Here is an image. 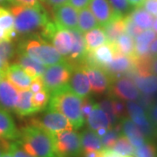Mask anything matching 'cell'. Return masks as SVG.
Returning <instances> with one entry per match:
<instances>
[{
    "instance_id": "cell-48",
    "label": "cell",
    "mask_w": 157,
    "mask_h": 157,
    "mask_svg": "<svg viewBox=\"0 0 157 157\" xmlns=\"http://www.w3.org/2000/svg\"><path fill=\"white\" fill-rule=\"evenodd\" d=\"M148 116L152 121V122L157 125V104L155 106H152L149 109H148Z\"/></svg>"
},
{
    "instance_id": "cell-30",
    "label": "cell",
    "mask_w": 157,
    "mask_h": 157,
    "mask_svg": "<svg viewBox=\"0 0 157 157\" xmlns=\"http://www.w3.org/2000/svg\"><path fill=\"white\" fill-rule=\"evenodd\" d=\"M98 26L100 25L89 8L86 7L80 10L78 16V29L81 33H85Z\"/></svg>"
},
{
    "instance_id": "cell-7",
    "label": "cell",
    "mask_w": 157,
    "mask_h": 157,
    "mask_svg": "<svg viewBox=\"0 0 157 157\" xmlns=\"http://www.w3.org/2000/svg\"><path fill=\"white\" fill-rule=\"evenodd\" d=\"M29 124L40 127L49 131L50 133H57L60 131L73 129L72 124L70 123L67 118L64 114L51 109H46V112L43 113L40 117L31 119Z\"/></svg>"
},
{
    "instance_id": "cell-39",
    "label": "cell",
    "mask_w": 157,
    "mask_h": 157,
    "mask_svg": "<svg viewBox=\"0 0 157 157\" xmlns=\"http://www.w3.org/2000/svg\"><path fill=\"white\" fill-rule=\"evenodd\" d=\"M156 38V33L154 32V30L147 29L145 31H142L136 38L135 39V44L140 45H150L152 41Z\"/></svg>"
},
{
    "instance_id": "cell-52",
    "label": "cell",
    "mask_w": 157,
    "mask_h": 157,
    "mask_svg": "<svg viewBox=\"0 0 157 157\" xmlns=\"http://www.w3.org/2000/svg\"><path fill=\"white\" fill-rule=\"evenodd\" d=\"M84 157H101V151L90 150V151L83 152Z\"/></svg>"
},
{
    "instance_id": "cell-33",
    "label": "cell",
    "mask_w": 157,
    "mask_h": 157,
    "mask_svg": "<svg viewBox=\"0 0 157 157\" xmlns=\"http://www.w3.org/2000/svg\"><path fill=\"white\" fill-rule=\"evenodd\" d=\"M121 135V123L115 125L111 128H109L104 135L101 136V140L103 148H112L115 141Z\"/></svg>"
},
{
    "instance_id": "cell-12",
    "label": "cell",
    "mask_w": 157,
    "mask_h": 157,
    "mask_svg": "<svg viewBox=\"0 0 157 157\" xmlns=\"http://www.w3.org/2000/svg\"><path fill=\"white\" fill-rule=\"evenodd\" d=\"M81 67L84 68L89 79L91 89L94 94H101L109 89L112 80L104 69L89 65H83Z\"/></svg>"
},
{
    "instance_id": "cell-57",
    "label": "cell",
    "mask_w": 157,
    "mask_h": 157,
    "mask_svg": "<svg viewBox=\"0 0 157 157\" xmlns=\"http://www.w3.org/2000/svg\"><path fill=\"white\" fill-rule=\"evenodd\" d=\"M5 151H6V149L5 148V147L4 145L2 144V142H1V140H0V157L2 155V154L4 153Z\"/></svg>"
},
{
    "instance_id": "cell-14",
    "label": "cell",
    "mask_w": 157,
    "mask_h": 157,
    "mask_svg": "<svg viewBox=\"0 0 157 157\" xmlns=\"http://www.w3.org/2000/svg\"><path fill=\"white\" fill-rule=\"evenodd\" d=\"M54 21L64 28L78 29V11L70 4H63L54 8Z\"/></svg>"
},
{
    "instance_id": "cell-55",
    "label": "cell",
    "mask_w": 157,
    "mask_h": 157,
    "mask_svg": "<svg viewBox=\"0 0 157 157\" xmlns=\"http://www.w3.org/2000/svg\"><path fill=\"white\" fill-rule=\"evenodd\" d=\"M1 157H13V155L10 151H5L2 154Z\"/></svg>"
},
{
    "instance_id": "cell-16",
    "label": "cell",
    "mask_w": 157,
    "mask_h": 157,
    "mask_svg": "<svg viewBox=\"0 0 157 157\" xmlns=\"http://www.w3.org/2000/svg\"><path fill=\"white\" fill-rule=\"evenodd\" d=\"M18 99L17 89L6 78H0V107L6 111H15Z\"/></svg>"
},
{
    "instance_id": "cell-34",
    "label": "cell",
    "mask_w": 157,
    "mask_h": 157,
    "mask_svg": "<svg viewBox=\"0 0 157 157\" xmlns=\"http://www.w3.org/2000/svg\"><path fill=\"white\" fill-rule=\"evenodd\" d=\"M51 94L46 88H44L38 93H35L33 95V104L37 112H41L46 109L47 105L50 101Z\"/></svg>"
},
{
    "instance_id": "cell-5",
    "label": "cell",
    "mask_w": 157,
    "mask_h": 157,
    "mask_svg": "<svg viewBox=\"0 0 157 157\" xmlns=\"http://www.w3.org/2000/svg\"><path fill=\"white\" fill-rule=\"evenodd\" d=\"M52 134L57 157H79L83 154L80 135L74 129Z\"/></svg>"
},
{
    "instance_id": "cell-31",
    "label": "cell",
    "mask_w": 157,
    "mask_h": 157,
    "mask_svg": "<svg viewBox=\"0 0 157 157\" xmlns=\"http://www.w3.org/2000/svg\"><path fill=\"white\" fill-rule=\"evenodd\" d=\"M114 43L121 54L131 58H134L135 56V39H133L130 35L124 33L118 38Z\"/></svg>"
},
{
    "instance_id": "cell-53",
    "label": "cell",
    "mask_w": 157,
    "mask_h": 157,
    "mask_svg": "<svg viewBox=\"0 0 157 157\" xmlns=\"http://www.w3.org/2000/svg\"><path fill=\"white\" fill-rule=\"evenodd\" d=\"M149 52L152 55H157V38L154 39L149 45Z\"/></svg>"
},
{
    "instance_id": "cell-37",
    "label": "cell",
    "mask_w": 157,
    "mask_h": 157,
    "mask_svg": "<svg viewBox=\"0 0 157 157\" xmlns=\"http://www.w3.org/2000/svg\"><path fill=\"white\" fill-rule=\"evenodd\" d=\"M112 6L114 15L125 17L131 11V6L128 0H108Z\"/></svg>"
},
{
    "instance_id": "cell-50",
    "label": "cell",
    "mask_w": 157,
    "mask_h": 157,
    "mask_svg": "<svg viewBox=\"0 0 157 157\" xmlns=\"http://www.w3.org/2000/svg\"><path fill=\"white\" fill-rule=\"evenodd\" d=\"M101 157H124L113 151L111 148H103L101 150Z\"/></svg>"
},
{
    "instance_id": "cell-38",
    "label": "cell",
    "mask_w": 157,
    "mask_h": 157,
    "mask_svg": "<svg viewBox=\"0 0 157 157\" xmlns=\"http://www.w3.org/2000/svg\"><path fill=\"white\" fill-rule=\"evenodd\" d=\"M135 157H157V148L155 144L147 140L142 145L135 148Z\"/></svg>"
},
{
    "instance_id": "cell-26",
    "label": "cell",
    "mask_w": 157,
    "mask_h": 157,
    "mask_svg": "<svg viewBox=\"0 0 157 157\" xmlns=\"http://www.w3.org/2000/svg\"><path fill=\"white\" fill-rule=\"evenodd\" d=\"M84 39L86 52L94 50L97 47L107 43V37L105 31L101 25L85 33Z\"/></svg>"
},
{
    "instance_id": "cell-4",
    "label": "cell",
    "mask_w": 157,
    "mask_h": 157,
    "mask_svg": "<svg viewBox=\"0 0 157 157\" xmlns=\"http://www.w3.org/2000/svg\"><path fill=\"white\" fill-rule=\"evenodd\" d=\"M17 52L25 53L45 66H52L66 59L57 49L40 36H31L18 44Z\"/></svg>"
},
{
    "instance_id": "cell-9",
    "label": "cell",
    "mask_w": 157,
    "mask_h": 157,
    "mask_svg": "<svg viewBox=\"0 0 157 157\" xmlns=\"http://www.w3.org/2000/svg\"><path fill=\"white\" fill-rule=\"evenodd\" d=\"M126 108L128 113L129 118L139 128L143 135L147 140L153 138L155 135L156 130L155 124L152 122L145 109L134 101H128Z\"/></svg>"
},
{
    "instance_id": "cell-54",
    "label": "cell",
    "mask_w": 157,
    "mask_h": 157,
    "mask_svg": "<svg viewBox=\"0 0 157 157\" xmlns=\"http://www.w3.org/2000/svg\"><path fill=\"white\" fill-rule=\"evenodd\" d=\"M128 1L131 7L137 8V7H141L145 0H128Z\"/></svg>"
},
{
    "instance_id": "cell-23",
    "label": "cell",
    "mask_w": 157,
    "mask_h": 157,
    "mask_svg": "<svg viewBox=\"0 0 157 157\" xmlns=\"http://www.w3.org/2000/svg\"><path fill=\"white\" fill-rule=\"evenodd\" d=\"M17 36L14 29V17L11 11L0 6V41L12 40Z\"/></svg>"
},
{
    "instance_id": "cell-15",
    "label": "cell",
    "mask_w": 157,
    "mask_h": 157,
    "mask_svg": "<svg viewBox=\"0 0 157 157\" xmlns=\"http://www.w3.org/2000/svg\"><path fill=\"white\" fill-rule=\"evenodd\" d=\"M68 86L74 94L85 98L89 95L91 93V85L89 79L85 72L84 68L80 67L73 68L72 76L68 82Z\"/></svg>"
},
{
    "instance_id": "cell-17",
    "label": "cell",
    "mask_w": 157,
    "mask_h": 157,
    "mask_svg": "<svg viewBox=\"0 0 157 157\" xmlns=\"http://www.w3.org/2000/svg\"><path fill=\"white\" fill-rule=\"evenodd\" d=\"M18 91L30 89L33 78H30L17 63L14 62L9 65L4 75Z\"/></svg>"
},
{
    "instance_id": "cell-41",
    "label": "cell",
    "mask_w": 157,
    "mask_h": 157,
    "mask_svg": "<svg viewBox=\"0 0 157 157\" xmlns=\"http://www.w3.org/2000/svg\"><path fill=\"white\" fill-rule=\"evenodd\" d=\"M8 151L11 152L13 157H33V155H29L28 153L19 145V143L17 140L13 142H10Z\"/></svg>"
},
{
    "instance_id": "cell-2",
    "label": "cell",
    "mask_w": 157,
    "mask_h": 157,
    "mask_svg": "<svg viewBox=\"0 0 157 157\" xmlns=\"http://www.w3.org/2000/svg\"><path fill=\"white\" fill-rule=\"evenodd\" d=\"M83 98L74 94L69 86L66 85L59 89L51 93L49 103L46 109L61 113L67 118L74 130L83 127L85 118L81 112Z\"/></svg>"
},
{
    "instance_id": "cell-20",
    "label": "cell",
    "mask_w": 157,
    "mask_h": 157,
    "mask_svg": "<svg viewBox=\"0 0 157 157\" xmlns=\"http://www.w3.org/2000/svg\"><path fill=\"white\" fill-rule=\"evenodd\" d=\"M88 128L96 132L101 128L109 129L112 128L109 118L99 104L94 103L92 111L86 118Z\"/></svg>"
},
{
    "instance_id": "cell-59",
    "label": "cell",
    "mask_w": 157,
    "mask_h": 157,
    "mask_svg": "<svg viewBox=\"0 0 157 157\" xmlns=\"http://www.w3.org/2000/svg\"><path fill=\"white\" fill-rule=\"evenodd\" d=\"M2 77H4V76H3V75H2V74H1V73H0V78H2Z\"/></svg>"
},
{
    "instance_id": "cell-60",
    "label": "cell",
    "mask_w": 157,
    "mask_h": 157,
    "mask_svg": "<svg viewBox=\"0 0 157 157\" xmlns=\"http://www.w3.org/2000/svg\"><path fill=\"white\" fill-rule=\"evenodd\" d=\"M132 157H135V156H132Z\"/></svg>"
},
{
    "instance_id": "cell-29",
    "label": "cell",
    "mask_w": 157,
    "mask_h": 157,
    "mask_svg": "<svg viewBox=\"0 0 157 157\" xmlns=\"http://www.w3.org/2000/svg\"><path fill=\"white\" fill-rule=\"evenodd\" d=\"M129 16L141 30L151 29L153 27L155 17L143 7L135 8L134 11L129 13Z\"/></svg>"
},
{
    "instance_id": "cell-42",
    "label": "cell",
    "mask_w": 157,
    "mask_h": 157,
    "mask_svg": "<svg viewBox=\"0 0 157 157\" xmlns=\"http://www.w3.org/2000/svg\"><path fill=\"white\" fill-rule=\"evenodd\" d=\"M94 103L95 102H94L90 98H87V97L83 98V100H82V105H81V112H82V114H83L85 119L88 116L90 112L92 111Z\"/></svg>"
},
{
    "instance_id": "cell-13",
    "label": "cell",
    "mask_w": 157,
    "mask_h": 157,
    "mask_svg": "<svg viewBox=\"0 0 157 157\" xmlns=\"http://www.w3.org/2000/svg\"><path fill=\"white\" fill-rule=\"evenodd\" d=\"M69 31L72 34L73 45L69 55L66 57L65 59L74 68L82 66L86 51L83 33H81L78 29H71Z\"/></svg>"
},
{
    "instance_id": "cell-51",
    "label": "cell",
    "mask_w": 157,
    "mask_h": 157,
    "mask_svg": "<svg viewBox=\"0 0 157 157\" xmlns=\"http://www.w3.org/2000/svg\"><path fill=\"white\" fill-rule=\"evenodd\" d=\"M45 3L51 7H52L53 9L56 8L58 6H61L63 4H66L68 0H44Z\"/></svg>"
},
{
    "instance_id": "cell-27",
    "label": "cell",
    "mask_w": 157,
    "mask_h": 157,
    "mask_svg": "<svg viewBox=\"0 0 157 157\" xmlns=\"http://www.w3.org/2000/svg\"><path fill=\"white\" fill-rule=\"evenodd\" d=\"M132 79L143 94L152 95L157 92V75L155 74L135 75Z\"/></svg>"
},
{
    "instance_id": "cell-21",
    "label": "cell",
    "mask_w": 157,
    "mask_h": 157,
    "mask_svg": "<svg viewBox=\"0 0 157 157\" xmlns=\"http://www.w3.org/2000/svg\"><path fill=\"white\" fill-rule=\"evenodd\" d=\"M19 137V130H17L13 119L8 111L0 107V140H17Z\"/></svg>"
},
{
    "instance_id": "cell-28",
    "label": "cell",
    "mask_w": 157,
    "mask_h": 157,
    "mask_svg": "<svg viewBox=\"0 0 157 157\" xmlns=\"http://www.w3.org/2000/svg\"><path fill=\"white\" fill-rule=\"evenodd\" d=\"M80 139H81L83 152L90 151V150L101 151L103 149L101 137L94 131L91 129L88 128L84 130L80 134Z\"/></svg>"
},
{
    "instance_id": "cell-49",
    "label": "cell",
    "mask_w": 157,
    "mask_h": 157,
    "mask_svg": "<svg viewBox=\"0 0 157 157\" xmlns=\"http://www.w3.org/2000/svg\"><path fill=\"white\" fill-rule=\"evenodd\" d=\"M150 73L157 75V55H152L149 62Z\"/></svg>"
},
{
    "instance_id": "cell-40",
    "label": "cell",
    "mask_w": 157,
    "mask_h": 157,
    "mask_svg": "<svg viewBox=\"0 0 157 157\" xmlns=\"http://www.w3.org/2000/svg\"><path fill=\"white\" fill-rule=\"evenodd\" d=\"M125 26H126L125 33L130 35L133 39H135L143 31L132 20L129 14L125 16Z\"/></svg>"
},
{
    "instance_id": "cell-46",
    "label": "cell",
    "mask_w": 157,
    "mask_h": 157,
    "mask_svg": "<svg viewBox=\"0 0 157 157\" xmlns=\"http://www.w3.org/2000/svg\"><path fill=\"white\" fill-rule=\"evenodd\" d=\"M91 0H69V4L77 10H82L89 6Z\"/></svg>"
},
{
    "instance_id": "cell-43",
    "label": "cell",
    "mask_w": 157,
    "mask_h": 157,
    "mask_svg": "<svg viewBox=\"0 0 157 157\" xmlns=\"http://www.w3.org/2000/svg\"><path fill=\"white\" fill-rule=\"evenodd\" d=\"M141 7H143L152 16L157 17V0H145Z\"/></svg>"
},
{
    "instance_id": "cell-36",
    "label": "cell",
    "mask_w": 157,
    "mask_h": 157,
    "mask_svg": "<svg viewBox=\"0 0 157 157\" xmlns=\"http://www.w3.org/2000/svg\"><path fill=\"white\" fill-rule=\"evenodd\" d=\"M99 105L107 114L112 128L114 127L115 125H117V121L119 119H118L116 114H115V112H114V98L112 97V98L104 99L103 101L100 102Z\"/></svg>"
},
{
    "instance_id": "cell-19",
    "label": "cell",
    "mask_w": 157,
    "mask_h": 157,
    "mask_svg": "<svg viewBox=\"0 0 157 157\" xmlns=\"http://www.w3.org/2000/svg\"><path fill=\"white\" fill-rule=\"evenodd\" d=\"M121 134L128 139L135 148L142 146L147 140H148L130 118H122L121 121Z\"/></svg>"
},
{
    "instance_id": "cell-47",
    "label": "cell",
    "mask_w": 157,
    "mask_h": 157,
    "mask_svg": "<svg viewBox=\"0 0 157 157\" xmlns=\"http://www.w3.org/2000/svg\"><path fill=\"white\" fill-rule=\"evenodd\" d=\"M11 3L15 4V5H19V6H32L37 5L39 3V0H8Z\"/></svg>"
},
{
    "instance_id": "cell-18",
    "label": "cell",
    "mask_w": 157,
    "mask_h": 157,
    "mask_svg": "<svg viewBox=\"0 0 157 157\" xmlns=\"http://www.w3.org/2000/svg\"><path fill=\"white\" fill-rule=\"evenodd\" d=\"M89 9L101 26L106 25L114 16L108 0H91Z\"/></svg>"
},
{
    "instance_id": "cell-32",
    "label": "cell",
    "mask_w": 157,
    "mask_h": 157,
    "mask_svg": "<svg viewBox=\"0 0 157 157\" xmlns=\"http://www.w3.org/2000/svg\"><path fill=\"white\" fill-rule=\"evenodd\" d=\"M111 149L124 157H132L135 155V147L128 139L122 134L120 135Z\"/></svg>"
},
{
    "instance_id": "cell-35",
    "label": "cell",
    "mask_w": 157,
    "mask_h": 157,
    "mask_svg": "<svg viewBox=\"0 0 157 157\" xmlns=\"http://www.w3.org/2000/svg\"><path fill=\"white\" fill-rule=\"evenodd\" d=\"M16 54L15 45L12 40H1L0 41V60L6 64H10Z\"/></svg>"
},
{
    "instance_id": "cell-58",
    "label": "cell",
    "mask_w": 157,
    "mask_h": 157,
    "mask_svg": "<svg viewBox=\"0 0 157 157\" xmlns=\"http://www.w3.org/2000/svg\"><path fill=\"white\" fill-rule=\"evenodd\" d=\"M4 1H5V0H0V4H1V3H3Z\"/></svg>"
},
{
    "instance_id": "cell-24",
    "label": "cell",
    "mask_w": 157,
    "mask_h": 157,
    "mask_svg": "<svg viewBox=\"0 0 157 157\" xmlns=\"http://www.w3.org/2000/svg\"><path fill=\"white\" fill-rule=\"evenodd\" d=\"M33 94L30 89L19 91L18 99L14 111L18 116L25 117L38 113L33 104Z\"/></svg>"
},
{
    "instance_id": "cell-45",
    "label": "cell",
    "mask_w": 157,
    "mask_h": 157,
    "mask_svg": "<svg viewBox=\"0 0 157 157\" xmlns=\"http://www.w3.org/2000/svg\"><path fill=\"white\" fill-rule=\"evenodd\" d=\"M114 112L118 119L123 118L126 113V107L122 103V101H121V100H115V98H114Z\"/></svg>"
},
{
    "instance_id": "cell-10",
    "label": "cell",
    "mask_w": 157,
    "mask_h": 157,
    "mask_svg": "<svg viewBox=\"0 0 157 157\" xmlns=\"http://www.w3.org/2000/svg\"><path fill=\"white\" fill-rule=\"evenodd\" d=\"M108 90L111 95L121 101H135L140 96V90L134 80L125 77L112 80Z\"/></svg>"
},
{
    "instance_id": "cell-8",
    "label": "cell",
    "mask_w": 157,
    "mask_h": 157,
    "mask_svg": "<svg viewBox=\"0 0 157 157\" xmlns=\"http://www.w3.org/2000/svg\"><path fill=\"white\" fill-rule=\"evenodd\" d=\"M44 39L52 42L54 47L63 57H67L72 49L73 38L70 31L52 21L45 31Z\"/></svg>"
},
{
    "instance_id": "cell-6",
    "label": "cell",
    "mask_w": 157,
    "mask_h": 157,
    "mask_svg": "<svg viewBox=\"0 0 157 157\" xmlns=\"http://www.w3.org/2000/svg\"><path fill=\"white\" fill-rule=\"evenodd\" d=\"M73 67L67 60L49 66L42 75L45 87L52 93L68 84Z\"/></svg>"
},
{
    "instance_id": "cell-11",
    "label": "cell",
    "mask_w": 157,
    "mask_h": 157,
    "mask_svg": "<svg viewBox=\"0 0 157 157\" xmlns=\"http://www.w3.org/2000/svg\"><path fill=\"white\" fill-rule=\"evenodd\" d=\"M104 70L110 77L111 80L121 78L123 74H128L132 77L136 73L134 59L131 57L124 54L114 56L112 61L104 68Z\"/></svg>"
},
{
    "instance_id": "cell-1",
    "label": "cell",
    "mask_w": 157,
    "mask_h": 157,
    "mask_svg": "<svg viewBox=\"0 0 157 157\" xmlns=\"http://www.w3.org/2000/svg\"><path fill=\"white\" fill-rule=\"evenodd\" d=\"M10 11L14 17V29L17 34L41 37L52 21L39 3L32 6L15 5L11 6Z\"/></svg>"
},
{
    "instance_id": "cell-56",
    "label": "cell",
    "mask_w": 157,
    "mask_h": 157,
    "mask_svg": "<svg viewBox=\"0 0 157 157\" xmlns=\"http://www.w3.org/2000/svg\"><path fill=\"white\" fill-rule=\"evenodd\" d=\"M153 30L154 32L157 34V17L155 18L154 20V24H153Z\"/></svg>"
},
{
    "instance_id": "cell-3",
    "label": "cell",
    "mask_w": 157,
    "mask_h": 157,
    "mask_svg": "<svg viewBox=\"0 0 157 157\" xmlns=\"http://www.w3.org/2000/svg\"><path fill=\"white\" fill-rule=\"evenodd\" d=\"M17 141L33 157H57L52 134L40 127L28 124L22 128Z\"/></svg>"
},
{
    "instance_id": "cell-44",
    "label": "cell",
    "mask_w": 157,
    "mask_h": 157,
    "mask_svg": "<svg viewBox=\"0 0 157 157\" xmlns=\"http://www.w3.org/2000/svg\"><path fill=\"white\" fill-rule=\"evenodd\" d=\"M45 88V85L43 82V78L42 76H39L36 78H33L32 83H31V86H30V90L32 91L33 94L38 93L39 91Z\"/></svg>"
},
{
    "instance_id": "cell-25",
    "label": "cell",
    "mask_w": 157,
    "mask_h": 157,
    "mask_svg": "<svg viewBox=\"0 0 157 157\" xmlns=\"http://www.w3.org/2000/svg\"><path fill=\"white\" fill-rule=\"evenodd\" d=\"M107 43H114L117 39L125 33V17L114 15L113 18L103 26Z\"/></svg>"
},
{
    "instance_id": "cell-22",
    "label": "cell",
    "mask_w": 157,
    "mask_h": 157,
    "mask_svg": "<svg viewBox=\"0 0 157 157\" xmlns=\"http://www.w3.org/2000/svg\"><path fill=\"white\" fill-rule=\"evenodd\" d=\"M16 58V63H17L25 70V72L27 73L30 78H34L39 76H42L43 73H45L46 66L29 57L28 55L17 52V56Z\"/></svg>"
}]
</instances>
